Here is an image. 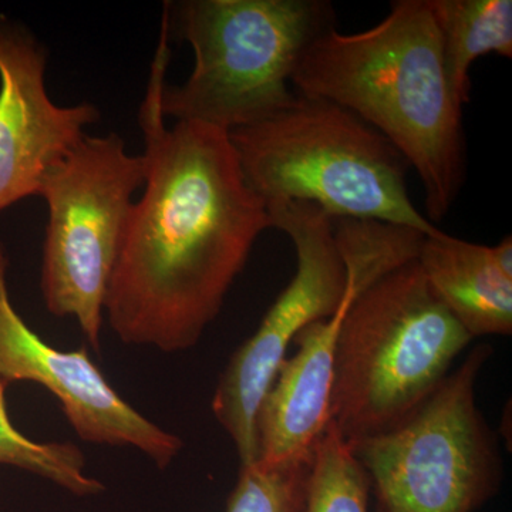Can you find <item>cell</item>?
<instances>
[{
    "label": "cell",
    "instance_id": "1",
    "mask_svg": "<svg viewBox=\"0 0 512 512\" xmlns=\"http://www.w3.org/2000/svg\"><path fill=\"white\" fill-rule=\"evenodd\" d=\"M160 40L138 113L146 183L111 275L104 318L126 345L180 353L220 315L256 239L272 228L227 131L175 121L160 106L170 46Z\"/></svg>",
    "mask_w": 512,
    "mask_h": 512
},
{
    "label": "cell",
    "instance_id": "2",
    "mask_svg": "<svg viewBox=\"0 0 512 512\" xmlns=\"http://www.w3.org/2000/svg\"><path fill=\"white\" fill-rule=\"evenodd\" d=\"M291 83L352 111L393 144L419 175L431 224L450 214L466 180V137L429 0H396L365 32L325 30Z\"/></svg>",
    "mask_w": 512,
    "mask_h": 512
},
{
    "label": "cell",
    "instance_id": "3",
    "mask_svg": "<svg viewBox=\"0 0 512 512\" xmlns=\"http://www.w3.org/2000/svg\"><path fill=\"white\" fill-rule=\"evenodd\" d=\"M228 134L245 181L265 207L311 202L333 220L440 231L414 207L406 158L339 104L295 93L274 116Z\"/></svg>",
    "mask_w": 512,
    "mask_h": 512
},
{
    "label": "cell",
    "instance_id": "4",
    "mask_svg": "<svg viewBox=\"0 0 512 512\" xmlns=\"http://www.w3.org/2000/svg\"><path fill=\"white\" fill-rule=\"evenodd\" d=\"M414 259L360 289L340 326L329 421L346 440L392 430L426 402L470 345Z\"/></svg>",
    "mask_w": 512,
    "mask_h": 512
},
{
    "label": "cell",
    "instance_id": "5",
    "mask_svg": "<svg viewBox=\"0 0 512 512\" xmlns=\"http://www.w3.org/2000/svg\"><path fill=\"white\" fill-rule=\"evenodd\" d=\"M170 33L194 52L180 86L164 83V117L229 131L285 109L293 73L313 40L332 28L323 0H183L165 2Z\"/></svg>",
    "mask_w": 512,
    "mask_h": 512
},
{
    "label": "cell",
    "instance_id": "6",
    "mask_svg": "<svg viewBox=\"0 0 512 512\" xmlns=\"http://www.w3.org/2000/svg\"><path fill=\"white\" fill-rule=\"evenodd\" d=\"M491 355L490 345L476 346L399 426L346 440L365 468L376 512H474L498 493L503 458L476 397Z\"/></svg>",
    "mask_w": 512,
    "mask_h": 512
},
{
    "label": "cell",
    "instance_id": "7",
    "mask_svg": "<svg viewBox=\"0 0 512 512\" xmlns=\"http://www.w3.org/2000/svg\"><path fill=\"white\" fill-rule=\"evenodd\" d=\"M146 173L143 154L128 153L119 134L86 136L40 188L47 205L43 301L56 318L76 320L96 352L107 289Z\"/></svg>",
    "mask_w": 512,
    "mask_h": 512
},
{
    "label": "cell",
    "instance_id": "8",
    "mask_svg": "<svg viewBox=\"0 0 512 512\" xmlns=\"http://www.w3.org/2000/svg\"><path fill=\"white\" fill-rule=\"evenodd\" d=\"M272 228L296 249V274L254 335L229 359L212 397V413L237 448L241 466L258 461L256 416L286 350L305 326L338 311L348 272L333 237V218L311 202L266 205Z\"/></svg>",
    "mask_w": 512,
    "mask_h": 512
},
{
    "label": "cell",
    "instance_id": "9",
    "mask_svg": "<svg viewBox=\"0 0 512 512\" xmlns=\"http://www.w3.org/2000/svg\"><path fill=\"white\" fill-rule=\"evenodd\" d=\"M8 269V249L0 241V380L42 386L83 441L133 447L158 468L170 466L183 440L126 402L86 348L57 349L37 335L10 301Z\"/></svg>",
    "mask_w": 512,
    "mask_h": 512
},
{
    "label": "cell",
    "instance_id": "10",
    "mask_svg": "<svg viewBox=\"0 0 512 512\" xmlns=\"http://www.w3.org/2000/svg\"><path fill=\"white\" fill-rule=\"evenodd\" d=\"M46 67V47L32 30L0 16V214L39 197L46 175L100 119L92 103L57 106Z\"/></svg>",
    "mask_w": 512,
    "mask_h": 512
},
{
    "label": "cell",
    "instance_id": "11",
    "mask_svg": "<svg viewBox=\"0 0 512 512\" xmlns=\"http://www.w3.org/2000/svg\"><path fill=\"white\" fill-rule=\"evenodd\" d=\"M348 285L338 311L305 326L293 339L256 416L258 461L278 464L308 457L329 423L333 362L340 326L357 292L372 284L363 266L346 262Z\"/></svg>",
    "mask_w": 512,
    "mask_h": 512
},
{
    "label": "cell",
    "instance_id": "12",
    "mask_svg": "<svg viewBox=\"0 0 512 512\" xmlns=\"http://www.w3.org/2000/svg\"><path fill=\"white\" fill-rule=\"evenodd\" d=\"M434 293L471 338L511 336L512 279L498 271L490 247L427 235L417 256Z\"/></svg>",
    "mask_w": 512,
    "mask_h": 512
},
{
    "label": "cell",
    "instance_id": "13",
    "mask_svg": "<svg viewBox=\"0 0 512 512\" xmlns=\"http://www.w3.org/2000/svg\"><path fill=\"white\" fill-rule=\"evenodd\" d=\"M444 67L461 107L470 101V70L481 56L512 57L511 0H429Z\"/></svg>",
    "mask_w": 512,
    "mask_h": 512
},
{
    "label": "cell",
    "instance_id": "14",
    "mask_svg": "<svg viewBox=\"0 0 512 512\" xmlns=\"http://www.w3.org/2000/svg\"><path fill=\"white\" fill-rule=\"evenodd\" d=\"M6 389L8 384L0 380V466L29 471L77 497L103 493L104 484L87 474L86 457L79 446L69 441H35L13 426Z\"/></svg>",
    "mask_w": 512,
    "mask_h": 512
},
{
    "label": "cell",
    "instance_id": "15",
    "mask_svg": "<svg viewBox=\"0 0 512 512\" xmlns=\"http://www.w3.org/2000/svg\"><path fill=\"white\" fill-rule=\"evenodd\" d=\"M369 494L365 468L329 421L313 448L305 512H369Z\"/></svg>",
    "mask_w": 512,
    "mask_h": 512
},
{
    "label": "cell",
    "instance_id": "16",
    "mask_svg": "<svg viewBox=\"0 0 512 512\" xmlns=\"http://www.w3.org/2000/svg\"><path fill=\"white\" fill-rule=\"evenodd\" d=\"M312 454L278 464L241 466L225 512H305Z\"/></svg>",
    "mask_w": 512,
    "mask_h": 512
},
{
    "label": "cell",
    "instance_id": "17",
    "mask_svg": "<svg viewBox=\"0 0 512 512\" xmlns=\"http://www.w3.org/2000/svg\"><path fill=\"white\" fill-rule=\"evenodd\" d=\"M494 265L507 278L512 279V237L508 235L500 244L490 247Z\"/></svg>",
    "mask_w": 512,
    "mask_h": 512
}]
</instances>
